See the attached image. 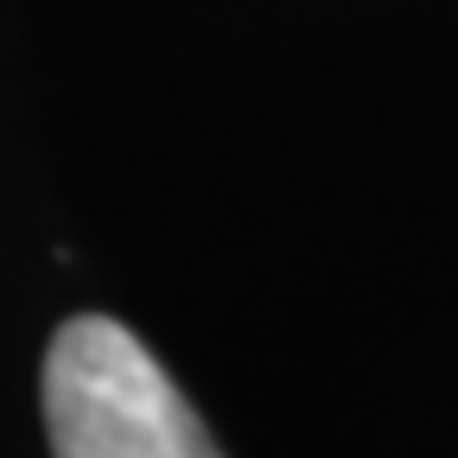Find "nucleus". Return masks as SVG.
Here are the masks:
<instances>
[{
  "instance_id": "nucleus-1",
  "label": "nucleus",
  "mask_w": 458,
  "mask_h": 458,
  "mask_svg": "<svg viewBox=\"0 0 458 458\" xmlns=\"http://www.w3.org/2000/svg\"><path fill=\"white\" fill-rule=\"evenodd\" d=\"M45 433L57 458H210L216 439L114 318H64L45 351Z\"/></svg>"
}]
</instances>
